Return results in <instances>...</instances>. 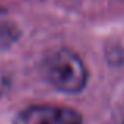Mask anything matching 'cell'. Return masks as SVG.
Here are the masks:
<instances>
[{
	"instance_id": "6da1fadb",
	"label": "cell",
	"mask_w": 124,
	"mask_h": 124,
	"mask_svg": "<svg viewBox=\"0 0 124 124\" xmlns=\"http://www.w3.org/2000/svg\"><path fill=\"white\" fill-rule=\"evenodd\" d=\"M44 72L49 82L64 93H79L88 80V71L80 57L66 49L50 52L46 57Z\"/></svg>"
},
{
	"instance_id": "7a4b0ae2",
	"label": "cell",
	"mask_w": 124,
	"mask_h": 124,
	"mask_svg": "<svg viewBox=\"0 0 124 124\" xmlns=\"http://www.w3.org/2000/svg\"><path fill=\"white\" fill-rule=\"evenodd\" d=\"M13 124H82V116L68 107L38 104L19 112Z\"/></svg>"
},
{
	"instance_id": "3957f363",
	"label": "cell",
	"mask_w": 124,
	"mask_h": 124,
	"mask_svg": "<svg viewBox=\"0 0 124 124\" xmlns=\"http://www.w3.org/2000/svg\"><path fill=\"white\" fill-rule=\"evenodd\" d=\"M19 38V28L8 11L0 8V52L9 49Z\"/></svg>"
}]
</instances>
